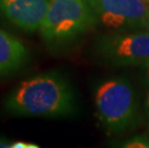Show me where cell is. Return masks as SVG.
<instances>
[{
	"label": "cell",
	"mask_w": 149,
	"mask_h": 148,
	"mask_svg": "<svg viewBox=\"0 0 149 148\" xmlns=\"http://www.w3.org/2000/svg\"><path fill=\"white\" fill-rule=\"evenodd\" d=\"M122 147L126 148H149V137L138 136L125 141Z\"/></svg>",
	"instance_id": "ba28073f"
},
{
	"label": "cell",
	"mask_w": 149,
	"mask_h": 148,
	"mask_svg": "<svg viewBox=\"0 0 149 148\" xmlns=\"http://www.w3.org/2000/svg\"><path fill=\"white\" fill-rule=\"evenodd\" d=\"M11 145L12 142H9L5 140H0V148H11Z\"/></svg>",
	"instance_id": "30bf717a"
},
{
	"label": "cell",
	"mask_w": 149,
	"mask_h": 148,
	"mask_svg": "<svg viewBox=\"0 0 149 148\" xmlns=\"http://www.w3.org/2000/svg\"><path fill=\"white\" fill-rule=\"evenodd\" d=\"M11 148H39V145L24 142V141H17V142H12Z\"/></svg>",
	"instance_id": "9c48e42d"
},
{
	"label": "cell",
	"mask_w": 149,
	"mask_h": 148,
	"mask_svg": "<svg viewBox=\"0 0 149 148\" xmlns=\"http://www.w3.org/2000/svg\"><path fill=\"white\" fill-rule=\"evenodd\" d=\"M104 26L113 30L144 28L149 15L145 0H87Z\"/></svg>",
	"instance_id": "277c9868"
},
{
	"label": "cell",
	"mask_w": 149,
	"mask_h": 148,
	"mask_svg": "<svg viewBox=\"0 0 149 148\" xmlns=\"http://www.w3.org/2000/svg\"><path fill=\"white\" fill-rule=\"evenodd\" d=\"M26 47L19 40L0 30V75L19 68L27 60Z\"/></svg>",
	"instance_id": "52a82bcc"
},
{
	"label": "cell",
	"mask_w": 149,
	"mask_h": 148,
	"mask_svg": "<svg viewBox=\"0 0 149 148\" xmlns=\"http://www.w3.org/2000/svg\"><path fill=\"white\" fill-rule=\"evenodd\" d=\"M146 107H147V110H148V114H149V92H148V95H147V99H146Z\"/></svg>",
	"instance_id": "4fadbf2b"
},
{
	"label": "cell",
	"mask_w": 149,
	"mask_h": 148,
	"mask_svg": "<svg viewBox=\"0 0 149 148\" xmlns=\"http://www.w3.org/2000/svg\"><path fill=\"white\" fill-rule=\"evenodd\" d=\"M145 67H146V75H147V77L149 79V63H147V64L145 65Z\"/></svg>",
	"instance_id": "7c38bea8"
},
{
	"label": "cell",
	"mask_w": 149,
	"mask_h": 148,
	"mask_svg": "<svg viewBox=\"0 0 149 148\" xmlns=\"http://www.w3.org/2000/svg\"><path fill=\"white\" fill-rule=\"evenodd\" d=\"M5 107L18 115H63L72 111L73 96L61 77L40 75L21 82L6 99Z\"/></svg>",
	"instance_id": "6da1fadb"
},
{
	"label": "cell",
	"mask_w": 149,
	"mask_h": 148,
	"mask_svg": "<svg viewBox=\"0 0 149 148\" xmlns=\"http://www.w3.org/2000/svg\"><path fill=\"white\" fill-rule=\"evenodd\" d=\"M145 1H146L147 3H149V0H145Z\"/></svg>",
	"instance_id": "5bb4252c"
},
{
	"label": "cell",
	"mask_w": 149,
	"mask_h": 148,
	"mask_svg": "<svg viewBox=\"0 0 149 148\" xmlns=\"http://www.w3.org/2000/svg\"><path fill=\"white\" fill-rule=\"evenodd\" d=\"M98 117L112 132L125 130L135 114V98L131 86L120 79L103 83L95 94Z\"/></svg>",
	"instance_id": "3957f363"
},
{
	"label": "cell",
	"mask_w": 149,
	"mask_h": 148,
	"mask_svg": "<svg viewBox=\"0 0 149 148\" xmlns=\"http://www.w3.org/2000/svg\"><path fill=\"white\" fill-rule=\"evenodd\" d=\"M144 29H146L147 31H149V15L147 17L146 21H145V25H144Z\"/></svg>",
	"instance_id": "8fae6325"
},
{
	"label": "cell",
	"mask_w": 149,
	"mask_h": 148,
	"mask_svg": "<svg viewBox=\"0 0 149 148\" xmlns=\"http://www.w3.org/2000/svg\"><path fill=\"white\" fill-rule=\"evenodd\" d=\"M106 53L119 65H146L149 63V31L115 38L106 44Z\"/></svg>",
	"instance_id": "8992f818"
},
{
	"label": "cell",
	"mask_w": 149,
	"mask_h": 148,
	"mask_svg": "<svg viewBox=\"0 0 149 148\" xmlns=\"http://www.w3.org/2000/svg\"><path fill=\"white\" fill-rule=\"evenodd\" d=\"M95 21L87 0H51L40 32L47 42H63L84 33Z\"/></svg>",
	"instance_id": "7a4b0ae2"
},
{
	"label": "cell",
	"mask_w": 149,
	"mask_h": 148,
	"mask_svg": "<svg viewBox=\"0 0 149 148\" xmlns=\"http://www.w3.org/2000/svg\"><path fill=\"white\" fill-rule=\"evenodd\" d=\"M51 0H0V13L27 32L40 30Z\"/></svg>",
	"instance_id": "5b68a950"
}]
</instances>
